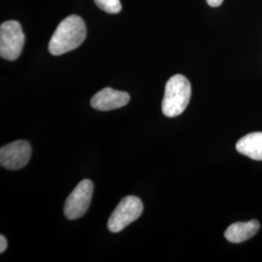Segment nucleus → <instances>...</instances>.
<instances>
[{
  "label": "nucleus",
  "mask_w": 262,
  "mask_h": 262,
  "mask_svg": "<svg viewBox=\"0 0 262 262\" xmlns=\"http://www.w3.org/2000/svg\"><path fill=\"white\" fill-rule=\"evenodd\" d=\"M191 97V84L185 76L171 77L165 85L161 109L168 118L178 117L186 110Z\"/></svg>",
  "instance_id": "f03ea898"
},
{
  "label": "nucleus",
  "mask_w": 262,
  "mask_h": 262,
  "mask_svg": "<svg viewBox=\"0 0 262 262\" xmlns=\"http://www.w3.org/2000/svg\"><path fill=\"white\" fill-rule=\"evenodd\" d=\"M85 37L86 28L84 20L77 15H71L56 28L49 43V52L53 56H61L82 45Z\"/></svg>",
  "instance_id": "f257e3e1"
},
{
  "label": "nucleus",
  "mask_w": 262,
  "mask_h": 262,
  "mask_svg": "<svg viewBox=\"0 0 262 262\" xmlns=\"http://www.w3.org/2000/svg\"><path fill=\"white\" fill-rule=\"evenodd\" d=\"M260 229V224L256 220L247 223H236L229 225L225 230V239L230 243H243L253 238Z\"/></svg>",
  "instance_id": "6e6552de"
},
{
  "label": "nucleus",
  "mask_w": 262,
  "mask_h": 262,
  "mask_svg": "<svg viewBox=\"0 0 262 262\" xmlns=\"http://www.w3.org/2000/svg\"><path fill=\"white\" fill-rule=\"evenodd\" d=\"M7 245H8V244H7L6 238H5L3 235H1V236H0V253H3L6 251Z\"/></svg>",
  "instance_id": "9b49d317"
},
{
  "label": "nucleus",
  "mask_w": 262,
  "mask_h": 262,
  "mask_svg": "<svg viewBox=\"0 0 262 262\" xmlns=\"http://www.w3.org/2000/svg\"><path fill=\"white\" fill-rule=\"evenodd\" d=\"M236 150L253 160H262V132H253L242 137L236 144Z\"/></svg>",
  "instance_id": "1a4fd4ad"
},
{
  "label": "nucleus",
  "mask_w": 262,
  "mask_h": 262,
  "mask_svg": "<svg viewBox=\"0 0 262 262\" xmlns=\"http://www.w3.org/2000/svg\"><path fill=\"white\" fill-rule=\"evenodd\" d=\"M129 100L130 96L127 93L105 88L94 94L91 100V105L98 111H111L125 106Z\"/></svg>",
  "instance_id": "0eeeda50"
},
{
  "label": "nucleus",
  "mask_w": 262,
  "mask_h": 262,
  "mask_svg": "<svg viewBox=\"0 0 262 262\" xmlns=\"http://www.w3.org/2000/svg\"><path fill=\"white\" fill-rule=\"evenodd\" d=\"M31 157V146L26 140L7 144L0 149V164L9 170H19L28 164Z\"/></svg>",
  "instance_id": "423d86ee"
},
{
  "label": "nucleus",
  "mask_w": 262,
  "mask_h": 262,
  "mask_svg": "<svg viewBox=\"0 0 262 262\" xmlns=\"http://www.w3.org/2000/svg\"><path fill=\"white\" fill-rule=\"evenodd\" d=\"M207 3L211 6V7H219L222 5V3L224 2V0H206Z\"/></svg>",
  "instance_id": "f8f14e48"
},
{
  "label": "nucleus",
  "mask_w": 262,
  "mask_h": 262,
  "mask_svg": "<svg viewBox=\"0 0 262 262\" xmlns=\"http://www.w3.org/2000/svg\"><path fill=\"white\" fill-rule=\"evenodd\" d=\"M95 4L109 14H118L122 11L121 0H94Z\"/></svg>",
  "instance_id": "9d476101"
},
{
  "label": "nucleus",
  "mask_w": 262,
  "mask_h": 262,
  "mask_svg": "<svg viewBox=\"0 0 262 262\" xmlns=\"http://www.w3.org/2000/svg\"><path fill=\"white\" fill-rule=\"evenodd\" d=\"M26 37L20 24L7 20L0 26V56L6 60H16L21 54Z\"/></svg>",
  "instance_id": "7ed1b4c3"
},
{
  "label": "nucleus",
  "mask_w": 262,
  "mask_h": 262,
  "mask_svg": "<svg viewBox=\"0 0 262 262\" xmlns=\"http://www.w3.org/2000/svg\"><path fill=\"white\" fill-rule=\"evenodd\" d=\"M143 203L140 198L129 195L121 200L108 221V229L113 233L123 230L131 223L140 217L143 213Z\"/></svg>",
  "instance_id": "20e7f679"
},
{
  "label": "nucleus",
  "mask_w": 262,
  "mask_h": 262,
  "mask_svg": "<svg viewBox=\"0 0 262 262\" xmlns=\"http://www.w3.org/2000/svg\"><path fill=\"white\" fill-rule=\"evenodd\" d=\"M94 194V184L91 180H83L66 199L64 215L68 220H77L86 213Z\"/></svg>",
  "instance_id": "39448f33"
}]
</instances>
